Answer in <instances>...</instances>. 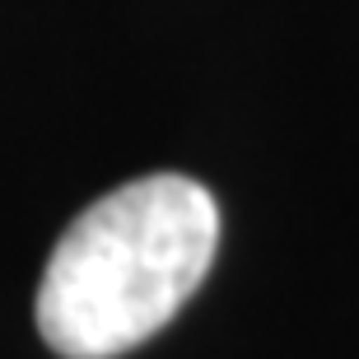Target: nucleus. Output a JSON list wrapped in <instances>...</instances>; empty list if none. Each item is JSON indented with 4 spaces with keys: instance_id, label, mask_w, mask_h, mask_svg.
<instances>
[{
    "instance_id": "obj_1",
    "label": "nucleus",
    "mask_w": 359,
    "mask_h": 359,
    "mask_svg": "<svg viewBox=\"0 0 359 359\" xmlns=\"http://www.w3.org/2000/svg\"><path fill=\"white\" fill-rule=\"evenodd\" d=\"M219 248V205L196 177L149 173L61 233L38 285V332L66 359H117L168 327Z\"/></svg>"
}]
</instances>
